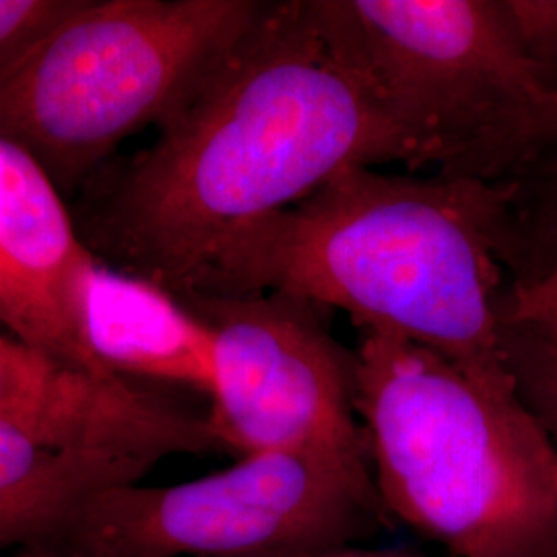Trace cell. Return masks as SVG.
<instances>
[{
  "instance_id": "obj_1",
  "label": "cell",
  "mask_w": 557,
  "mask_h": 557,
  "mask_svg": "<svg viewBox=\"0 0 557 557\" xmlns=\"http://www.w3.org/2000/svg\"><path fill=\"white\" fill-rule=\"evenodd\" d=\"M430 165L413 133L333 57L308 0L264 2L156 140L89 182L94 257L186 296L232 239L341 168Z\"/></svg>"
},
{
  "instance_id": "obj_2",
  "label": "cell",
  "mask_w": 557,
  "mask_h": 557,
  "mask_svg": "<svg viewBox=\"0 0 557 557\" xmlns=\"http://www.w3.org/2000/svg\"><path fill=\"white\" fill-rule=\"evenodd\" d=\"M518 195L515 178L347 165L223 246L186 296L287 294L349 314L358 331L407 338L479 379H512L502 301Z\"/></svg>"
},
{
  "instance_id": "obj_3",
  "label": "cell",
  "mask_w": 557,
  "mask_h": 557,
  "mask_svg": "<svg viewBox=\"0 0 557 557\" xmlns=\"http://www.w3.org/2000/svg\"><path fill=\"white\" fill-rule=\"evenodd\" d=\"M356 411L386 512L450 557H557V446L512 379L359 331Z\"/></svg>"
},
{
  "instance_id": "obj_4",
  "label": "cell",
  "mask_w": 557,
  "mask_h": 557,
  "mask_svg": "<svg viewBox=\"0 0 557 557\" xmlns=\"http://www.w3.org/2000/svg\"><path fill=\"white\" fill-rule=\"evenodd\" d=\"M264 0H75L0 57V140L60 193L98 176L122 140L168 119L259 17Z\"/></svg>"
},
{
  "instance_id": "obj_5",
  "label": "cell",
  "mask_w": 557,
  "mask_h": 557,
  "mask_svg": "<svg viewBox=\"0 0 557 557\" xmlns=\"http://www.w3.org/2000/svg\"><path fill=\"white\" fill-rule=\"evenodd\" d=\"M382 510L368 455L262 453L176 485H110L36 549L69 557L285 556L351 545L376 529Z\"/></svg>"
},
{
  "instance_id": "obj_6",
  "label": "cell",
  "mask_w": 557,
  "mask_h": 557,
  "mask_svg": "<svg viewBox=\"0 0 557 557\" xmlns=\"http://www.w3.org/2000/svg\"><path fill=\"white\" fill-rule=\"evenodd\" d=\"M320 38L423 145L430 165L552 89L506 0H308Z\"/></svg>"
},
{
  "instance_id": "obj_7",
  "label": "cell",
  "mask_w": 557,
  "mask_h": 557,
  "mask_svg": "<svg viewBox=\"0 0 557 557\" xmlns=\"http://www.w3.org/2000/svg\"><path fill=\"white\" fill-rule=\"evenodd\" d=\"M213 337L207 419L225 453L368 455L356 411V354L319 306L287 294L184 296Z\"/></svg>"
},
{
  "instance_id": "obj_8",
  "label": "cell",
  "mask_w": 557,
  "mask_h": 557,
  "mask_svg": "<svg viewBox=\"0 0 557 557\" xmlns=\"http://www.w3.org/2000/svg\"><path fill=\"white\" fill-rule=\"evenodd\" d=\"M0 425L38 444L137 458L225 453L207 413L131 380H101L15 337H0Z\"/></svg>"
},
{
  "instance_id": "obj_9",
  "label": "cell",
  "mask_w": 557,
  "mask_h": 557,
  "mask_svg": "<svg viewBox=\"0 0 557 557\" xmlns=\"http://www.w3.org/2000/svg\"><path fill=\"white\" fill-rule=\"evenodd\" d=\"M62 197L36 161L0 140V324L91 376L124 380L83 333V283L98 259Z\"/></svg>"
},
{
  "instance_id": "obj_10",
  "label": "cell",
  "mask_w": 557,
  "mask_h": 557,
  "mask_svg": "<svg viewBox=\"0 0 557 557\" xmlns=\"http://www.w3.org/2000/svg\"><path fill=\"white\" fill-rule=\"evenodd\" d=\"M81 317L91 351L114 376L211 397V331L158 283L96 260L83 283Z\"/></svg>"
},
{
  "instance_id": "obj_11",
  "label": "cell",
  "mask_w": 557,
  "mask_h": 557,
  "mask_svg": "<svg viewBox=\"0 0 557 557\" xmlns=\"http://www.w3.org/2000/svg\"><path fill=\"white\" fill-rule=\"evenodd\" d=\"M151 469L137 458L57 450L0 425V557L50 545L85 499Z\"/></svg>"
},
{
  "instance_id": "obj_12",
  "label": "cell",
  "mask_w": 557,
  "mask_h": 557,
  "mask_svg": "<svg viewBox=\"0 0 557 557\" xmlns=\"http://www.w3.org/2000/svg\"><path fill=\"white\" fill-rule=\"evenodd\" d=\"M502 356L518 397L557 446V319H502Z\"/></svg>"
},
{
  "instance_id": "obj_13",
  "label": "cell",
  "mask_w": 557,
  "mask_h": 557,
  "mask_svg": "<svg viewBox=\"0 0 557 557\" xmlns=\"http://www.w3.org/2000/svg\"><path fill=\"white\" fill-rule=\"evenodd\" d=\"M543 193L535 239L520 244L512 259L518 273L506 287L502 319H557V190Z\"/></svg>"
},
{
  "instance_id": "obj_14",
  "label": "cell",
  "mask_w": 557,
  "mask_h": 557,
  "mask_svg": "<svg viewBox=\"0 0 557 557\" xmlns=\"http://www.w3.org/2000/svg\"><path fill=\"white\" fill-rule=\"evenodd\" d=\"M506 7L529 59L557 91V0H506Z\"/></svg>"
},
{
  "instance_id": "obj_15",
  "label": "cell",
  "mask_w": 557,
  "mask_h": 557,
  "mask_svg": "<svg viewBox=\"0 0 557 557\" xmlns=\"http://www.w3.org/2000/svg\"><path fill=\"white\" fill-rule=\"evenodd\" d=\"M73 4L75 0H0V57L38 36Z\"/></svg>"
},
{
  "instance_id": "obj_16",
  "label": "cell",
  "mask_w": 557,
  "mask_h": 557,
  "mask_svg": "<svg viewBox=\"0 0 557 557\" xmlns=\"http://www.w3.org/2000/svg\"><path fill=\"white\" fill-rule=\"evenodd\" d=\"M15 557H69L48 552H21ZM273 557H421L416 554H400V552H374V549H359L354 545H341V547H324V549H310V552H298V554H285V556Z\"/></svg>"
},
{
  "instance_id": "obj_17",
  "label": "cell",
  "mask_w": 557,
  "mask_h": 557,
  "mask_svg": "<svg viewBox=\"0 0 557 557\" xmlns=\"http://www.w3.org/2000/svg\"><path fill=\"white\" fill-rule=\"evenodd\" d=\"M517 178L524 182H537L541 190H557V156L537 161L535 165L527 168Z\"/></svg>"
}]
</instances>
